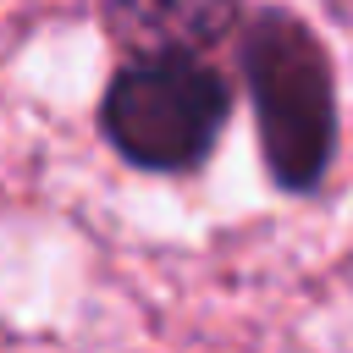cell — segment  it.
Returning <instances> with one entry per match:
<instances>
[{"mask_svg":"<svg viewBox=\"0 0 353 353\" xmlns=\"http://www.w3.org/2000/svg\"><path fill=\"white\" fill-rule=\"evenodd\" d=\"M243 83L276 188H320L336 154V83L320 39L292 11H259L243 28Z\"/></svg>","mask_w":353,"mask_h":353,"instance_id":"obj_1","label":"cell"},{"mask_svg":"<svg viewBox=\"0 0 353 353\" xmlns=\"http://www.w3.org/2000/svg\"><path fill=\"white\" fill-rule=\"evenodd\" d=\"M232 116V83L204 55H138L121 61L99 94L105 143L154 176H182L210 160Z\"/></svg>","mask_w":353,"mask_h":353,"instance_id":"obj_2","label":"cell"},{"mask_svg":"<svg viewBox=\"0 0 353 353\" xmlns=\"http://www.w3.org/2000/svg\"><path fill=\"white\" fill-rule=\"evenodd\" d=\"M243 22V0H105V28L127 61L210 55Z\"/></svg>","mask_w":353,"mask_h":353,"instance_id":"obj_3","label":"cell"}]
</instances>
